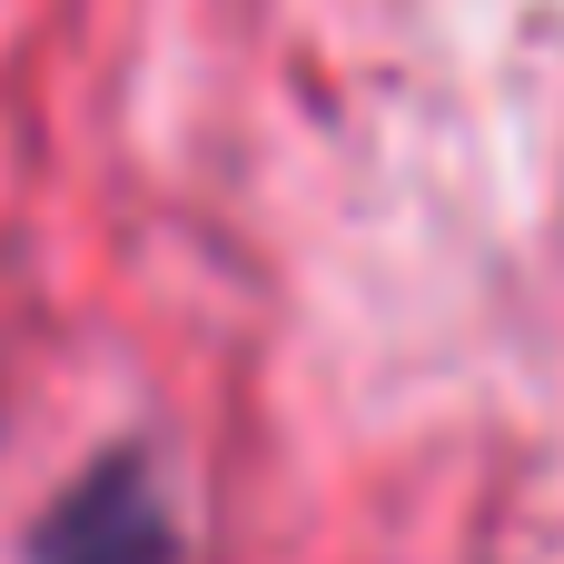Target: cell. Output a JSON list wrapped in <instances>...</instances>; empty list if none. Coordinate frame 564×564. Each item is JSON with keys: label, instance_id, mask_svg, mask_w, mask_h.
Masks as SVG:
<instances>
[{"label": "cell", "instance_id": "obj_1", "mask_svg": "<svg viewBox=\"0 0 564 564\" xmlns=\"http://www.w3.org/2000/svg\"><path fill=\"white\" fill-rule=\"evenodd\" d=\"M30 564H178V516L169 486L139 446L89 456L30 525Z\"/></svg>", "mask_w": 564, "mask_h": 564}]
</instances>
